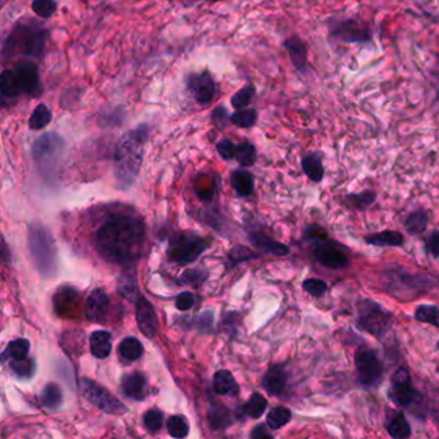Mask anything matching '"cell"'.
<instances>
[{"label": "cell", "mask_w": 439, "mask_h": 439, "mask_svg": "<svg viewBox=\"0 0 439 439\" xmlns=\"http://www.w3.org/2000/svg\"><path fill=\"white\" fill-rule=\"evenodd\" d=\"M144 242V223L133 213L111 214L96 234L101 257L119 266L135 263L141 257Z\"/></svg>", "instance_id": "cell-1"}, {"label": "cell", "mask_w": 439, "mask_h": 439, "mask_svg": "<svg viewBox=\"0 0 439 439\" xmlns=\"http://www.w3.org/2000/svg\"><path fill=\"white\" fill-rule=\"evenodd\" d=\"M150 137V126L139 124L135 129L126 132L117 142L114 164L117 182L124 187L135 182L144 162V144Z\"/></svg>", "instance_id": "cell-2"}, {"label": "cell", "mask_w": 439, "mask_h": 439, "mask_svg": "<svg viewBox=\"0 0 439 439\" xmlns=\"http://www.w3.org/2000/svg\"><path fill=\"white\" fill-rule=\"evenodd\" d=\"M48 30L36 24L35 19L19 21L3 44V55H26L33 60H42L48 42Z\"/></svg>", "instance_id": "cell-3"}, {"label": "cell", "mask_w": 439, "mask_h": 439, "mask_svg": "<svg viewBox=\"0 0 439 439\" xmlns=\"http://www.w3.org/2000/svg\"><path fill=\"white\" fill-rule=\"evenodd\" d=\"M305 239L309 243V250L316 261L326 268H345L350 264L347 249L339 242L334 241L322 227L313 224L305 230Z\"/></svg>", "instance_id": "cell-4"}, {"label": "cell", "mask_w": 439, "mask_h": 439, "mask_svg": "<svg viewBox=\"0 0 439 439\" xmlns=\"http://www.w3.org/2000/svg\"><path fill=\"white\" fill-rule=\"evenodd\" d=\"M381 282L386 291L399 300L420 298L436 286V282L428 276L402 268L386 269L381 273Z\"/></svg>", "instance_id": "cell-5"}, {"label": "cell", "mask_w": 439, "mask_h": 439, "mask_svg": "<svg viewBox=\"0 0 439 439\" xmlns=\"http://www.w3.org/2000/svg\"><path fill=\"white\" fill-rule=\"evenodd\" d=\"M356 326L381 341L395 323V313L372 299H359L356 303Z\"/></svg>", "instance_id": "cell-6"}, {"label": "cell", "mask_w": 439, "mask_h": 439, "mask_svg": "<svg viewBox=\"0 0 439 439\" xmlns=\"http://www.w3.org/2000/svg\"><path fill=\"white\" fill-rule=\"evenodd\" d=\"M28 249L39 273L43 277H53L57 272V250L53 237L40 224L28 228Z\"/></svg>", "instance_id": "cell-7"}, {"label": "cell", "mask_w": 439, "mask_h": 439, "mask_svg": "<svg viewBox=\"0 0 439 439\" xmlns=\"http://www.w3.org/2000/svg\"><path fill=\"white\" fill-rule=\"evenodd\" d=\"M64 141L57 133H45L33 146V157L45 180H53L62 160Z\"/></svg>", "instance_id": "cell-8"}, {"label": "cell", "mask_w": 439, "mask_h": 439, "mask_svg": "<svg viewBox=\"0 0 439 439\" xmlns=\"http://www.w3.org/2000/svg\"><path fill=\"white\" fill-rule=\"evenodd\" d=\"M386 395L392 404L402 410L413 411L424 404V395L413 386L411 372L406 366L397 368L392 374Z\"/></svg>", "instance_id": "cell-9"}, {"label": "cell", "mask_w": 439, "mask_h": 439, "mask_svg": "<svg viewBox=\"0 0 439 439\" xmlns=\"http://www.w3.org/2000/svg\"><path fill=\"white\" fill-rule=\"evenodd\" d=\"M329 37L341 44L368 45L372 43V28L359 18H330L326 21Z\"/></svg>", "instance_id": "cell-10"}, {"label": "cell", "mask_w": 439, "mask_h": 439, "mask_svg": "<svg viewBox=\"0 0 439 439\" xmlns=\"http://www.w3.org/2000/svg\"><path fill=\"white\" fill-rule=\"evenodd\" d=\"M353 361L359 386L363 389H377L381 386L386 377V366L377 350L368 345H359Z\"/></svg>", "instance_id": "cell-11"}, {"label": "cell", "mask_w": 439, "mask_h": 439, "mask_svg": "<svg viewBox=\"0 0 439 439\" xmlns=\"http://www.w3.org/2000/svg\"><path fill=\"white\" fill-rule=\"evenodd\" d=\"M205 249L207 242L196 233H174L168 246V257L175 263L186 264L198 259Z\"/></svg>", "instance_id": "cell-12"}, {"label": "cell", "mask_w": 439, "mask_h": 439, "mask_svg": "<svg viewBox=\"0 0 439 439\" xmlns=\"http://www.w3.org/2000/svg\"><path fill=\"white\" fill-rule=\"evenodd\" d=\"M81 393L103 413L110 415H123L126 413V404L120 402L115 395H111L106 388L98 386L96 381L84 377L80 381Z\"/></svg>", "instance_id": "cell-13"}, {"label": "cell", "mask_w": 439, "mask_h": 439, "mask_svg": "<svg viewBox=\"0 0 439 439\" xmlns=\"http://www.w3.org/2000/svg\"><path fill=\"white\" fill-rule=\"evenodd\" d=\"M187 89L198 105H209L216 98V84L210 72H195L187 78Z\"/></svg>", "instance_id": "cell-14"}, {"label": "cell", "mask_w": 439, "mask_h": 439, "mask_svg": "<svg viewBox=\"0 0 439 439\" xmlns=\"http://www.w3.org/2000/svg\"><path fill=\"white\" fill-rule=\"evenodd\" d=\"M15 72L17 75L18 83L22 90V94H27L33 98H36L42 94V81L39 67L33 61H21L16 63Z\"/></svg>", "instance_id": "cell-15"}, {"label": "cell", "mask_w": 439, "mask_h": 439, "mask_svg": "<svg viewBox=\"0 0 439 439\" xmlns=\"http://www.w3.org/2000/svg\"><path fill=\"white\" fill-rule=\"evenodd\" d=\"M135 317L141 332L148 339L153 338L157 332V316L153 305L146 298H138L135 302Z\"/></svg>", "instance_id": "cell-16"}, {"label": "cell", "mask_w": 439, "mask_h": 439, "mask_svg": "<svg viewBox=\"0 0 439 439\" xmlns=\"http://www.w3.org/2000/svg\"><path fill=\"white\" fill-rule=\"evenodd\" d=\"M289 374L282 365H273L264 374L261 386L269 395L282 397L286 393Z\"/></svg>", "instance_id": "cell-17"}, {"label": "cell", "mask_w": 439, "mask_h": 439, "mask_svg": "<svg viewBox=\"0 0 439 439\" xmlns=\"http://www.w3.org/2000/svg\"><path fill=\"white\" fill-rule=\"evenodd\" d=\"M284 48L294 69L300 74L308 71V49L304 42L298 36H290L284 42Z\"/></svg>", "instance_id": "cell-18"}, {"label": "cell", "mask_w": 439, "mask_h": 439, "mask_svg": "<svg viewBox=\"0 0 439 439\" xmlns=\"http://www.w3.org/2000/svg\"><path fill=\"white\" fill-rule=\"evenodd\" d=\"M108 296L102 289H96L90 293L87 299L85 305V314L87 318L92 322H102L107 313Z\"/></svg>", "instance_id": "cell-19"}, {"label": "cell", "mask_w": 439, "mask_h": 439, "mask_svg": "<svg viewBox=\"0 0 439 439\" xmlns=\"http://www.w3.org/2000/svg\"><path fill=\"white\" fill-rule=\"evenodd\" d=\"M386 429L389 437L393 439H407L413 436L411 425L402 410L395 411L390 416H388Z\"/></svg>", "instance_id": "cell-20"}, {"label": "cell", "mask_w": 439, "mask_h": 439, "mask_svg": "<svg viewBox=\"0 0 439 439\" xmlns=\"http://www.w3.org/2000/svg\"><path fill=\"white\" fill-rule=\"evenodd\" d=\"M146 377L141 372H132L123 377L121 390L128 398L142 401L146 397Z\"/></svg>", "instance_id": "cell-21"}, {"label": "cell", "mask_w": 439, "mask_h": 439, "mask_svg": "<svg viewBox=\"0 0 439 439\" xmlns=\"http://www.w3.org/2000/svg\"><path fill=\"white\" fill-rule=\"evenodd\" d=\"M250 242L261 252H267L272 255H277V257H286L290 254V249L286 245L276 241L275 239L269 237L267 234L263 233H252L250 234Z\"/></svg>", "instance_id": "cell-22"}, {"label": "cell", "mask_w": 439, "mask_h": 439, "mask_svg": "<svg viewBox=\"0 0 439 439\" xmlns=\"http://www.w3.org/2000/svg\"><path fill=\"white\" fill-rule=\"evenodd\" d=\"M363 240L368 245H372L377 248H401L404 243V234L393 230L371 233V234H368Z\"/></svg>", "instance_id": "cell-23"}, {"label": "cell", "mask_w": 439, "mask_h": 439, "mask_svg": "<svg viewBox=\"0 0 439 439\" xmlns=\"http://www.w3.org/2000/svg\"><path fill=\"white\" fill-rule=\"evenodd\" d=\"M302 169L304 171L308 180L314 183L322 182L325 177V168H323L322 156L317 153H305L302 157Z\"/></svg>", "instance_id": "cell-24"}, {"label": "cell", "mask_w": 439, "mask_h": 439, "mask_svg": "<svg viewBox=\"0 0 439 439\" xmlns=\"http://www.w3.org/2000/svg\"><path fill=\"white\" fill-rule=\"evenodd\" d=\"M90 352L96 359H103L108 357L112 350V341L110 332L98 330L90 335Z\"/></svg>", "instance_id": "cell-25"}, {"label": "cell", "mask_w": 439, "mask_h": 439, "mask_svg": "<svg viewBox=\"0 0 439 439\" xmlns=\"http://www.w3.org/2000/svg\"><path fill=\"white\" fill-rule=\"evenodd\" d=\"M213 388L219 395H236L239 393V386L228 370L216 371L213 377Z\"/></svg>", "instance_id": "cell-26"}, {"label": "cell", "mask_w": 439, "mask_h": 439, "mask_svg": "<svg viewBox=\"0 0 439 439\" xmlns=\"http://www.w3.org/2000/svg\"><path fill=\"white\" fill-rule=\"evenodd\" d=\"M429 223V214L424 209L413 210L404 219V230L410 236H419L427 231Z\"/></svg>", "instance_id": "cell-27"}, {"label": "cell", "mask_w": 439, "mask_h": 439, "mask_svg": "<svg viewBox=\"0 0 439 439\" xmlns=\"http://www.w3.org/2000/svg\"><path fill=\"white\" fill-rule=\"evenodd\" d=\"M377 195L375 191L372 189H363L359 193H350L344 198V204L347 207L353 209V210H359V212H363L366 210L371 205L375 204L377 201Z\"/></svg>", "instance_id": "cell-28"}, {"label": "cell", "mask_w": 439, "mask_h": 439, "mask_svg": "<svg viewBox=\"0 0 439 439\" xmlns=\"http://www.w3.org/2000/svg\"><path fill=\"white\" fill-rule=\"evenodd\" d=\"M231 184L240 198H246L254 191V178L250 173L243 169L234 171L231 175Z\"/></svg>", "instance_id": "cell-29"}, {"label": "cell", "mask_w": 439, "mask_h": 439, "mask_svg": "<svg viewBox=\"0 0 439 439\" xmlns=\"http://www.w3.org/2000/svg\"><path fill=\"white\" fill-rule=\"evenodd\" d=\"M0 92L4 98H16L22 94L15 70H3L0 76Z\"/></svg>", "instance_id": "cell-30"}, {"label": "cell", "mask_w": 439, "mask_h": 439, "mask_svg": "<svg viewBox=\"0 0 439 439\" xmlns=\"http://www.w3.org/2000/svg\"><path fill=\"white\" fill-rule=\"evenodd\" d=\"M52 119H53V115H52L51 108L48 107L45 103H39L30 115L28 128L31 130H42L45 126H49Z\"/></svg>", "instance_id": "cell-31"}, {"label": "cell", "mask_w": 439, "mask_h": 439, "mask_svg": "<svg viewBox=\"0 0 439 439\" xmlns=\"http://www.w3.org/2000/svg\"><path fill=\"white\" fill-rule=\"evenodd\" d=\"M78 295L79 294L74 289H70V287L61 289L54 296V307L57 312L60 314L67 313L72 307L78 304L76 302Z\"/></svg>", "instance_id": "cell-32"}, {"label": "cell", "mask_w": 439, "mask_h": 439, "mask_svg": "<svg viewBox=\"0 0 439 439\" xmlns=\"http://www.w3.org/2000/svg\"><path fill=\"white\" fill-rule=\"evenodd\" d=\"M40 401L42 404L44 406L45 408L48 410H58L62 404V392H61V388L51 383V384H46L44 389L42 390L40 393Z\"/></svg>", "instance_id": "cell-33"}, {"label": "cell", "mask_w": 439, "mask_h": 439, "mask_svg": "<svg viewBox=\"0 0 439 439\" xmlns=\"http://www.w3.org/2000/svg\"><path fill=\"white\" fill-rule=\"evenodd\" d=\"M413 318L418 322L428 323L439 329V307L436 304L418 305L413 311Z\"/></svg>", "instance_id": "cell-34"}, {"label": "cell", "mask_w": 439, "mask_h": 439, "mask_svg": "<svg viewBox=\"0 0 439 439\" xmlns=\"http://www.w3.org/2000/svg\"><path fill=\"white\" fill-rule=\"evenodd\" d=\"M230 120L233 126H239L242 129L252 128L258 121V111L255 108L245 107L236 110Z\"/></svg>", "instance_id": "cell-35"}, {"label": "cell", "mask_w": 439, "mask_h": 439, "mask_svg": "<svg viewBox=\"0 0 439 439\" xmlns=\"http://www.w3.org/2000/svg\"><path fill=\"white\" fill-rule=\"evenodd\" d=\"M293 413L284 406H277L272 408L267 415V425L272 431H278L291 422Z\"/></svg>", "instance_id": "cell-36"}, {"label": "cell", "mask_w": 439, "mask_h": 439, "mask_svg": "<svg viewBox=\"0 0 439 439\" xmlns=\"http://www.w3.org/2000/svg\"><path fill=\"white\" fill-rule=\"evenodd\" d=\"M119 354L126 361H137L144 354L142 343L135 338H126L119 344Z\"/></svg>", "instance_id": "cell-37"}, {"label": "cell", "mask_w": 439, "mask_h": 439, "mask_svg": "<svg viewBox=\"0 0 439 439\" xmlns=\"http://www.w3.org/2000/svg\"><path fill=\"white\" fill-rule=\"evenodd\" d=\"M267 406H268V401L263 395L254 393L251 395L248 404L243 406V413L251 419H259L263 416V413H266Z\"/></svg>", "instance_id": "cell-38"}, {"label": "cell", "mask_w": 439, "mask_h": 439, "mask_svg": "<svg viewBox=\"0 0 439 439\" xmlns=\"http://www.w3.org/2000/svg\"><path fill=\"white\" fill-rule=\"evenodd\" d=\"M119 291L120 294L126 298L130 302H137L139 298L138 293V285H137V279L133 273H126L121 277L119 278Z\"/></svg>", "instance_id": "cell-39"}, {"label": "cell", "mask_w": 439, "mask_h": 439, "mask_svg": "<svg viewBox=\"0 0 439 439\" xmlns=\"http://www.w3.org/2000/svg\"><path fill=\"white\" fill-rule=\"evenodd\" d=\"M234 159L241 166H252L257 162V148L250 142H242L236 147Z\"/></svg>", "instance_id": "cell-40"}, {"label": "cell", "mask_w": 439, "mask_h": 439, "mask_svg": "<svg viewBox=\"0 0 439 439\" xmlns=\"http://www.w3.org/2000/svg\"><path fill=\"white\" fill-rule=\"evenodd\" d=\"M209 422L213 428L216 429H222L231 424V415L230 411L223 407V406H213L209 408Z\"/></svg>", "instance_id": "cell-41"}, {"label": "cell", "mask_w": 439, "mask_h": 439, "mask_svg": "<svg viewBox=\"0 0 439 439\" xmlns=\"http://www.w3.org/2000/svg\"><path fill=\"white\" fill-rule=\"evenodd\" d=\"M166 428L173 438H186L189 436V422L184 416H171L166 422Z\"/></svg>", "instance_id": "cell-42"}, {"label": "cell", "mask_w": 439, "mask_h": 439, "mask_svg": "<svg viewBox=\"0 0 439 439\" xmlns=\"http://www.w3.org/2000/svg\"><path fill=\"white\" fill-rule=\"evenodd\" d=\"M255 94H257V88L254 85H246L233 94L231 97V105L234 110L249 107Z\"/></svg>", "instance_id": "cell-43"}, {"label": "cell", "mask_w": 439, "mask_h": 439, "mask_svg": "<svg viewBox=\"0 0 439 439\" xmlns=\"http://www.w3.org/2000/svg\"><path fill=\"white\" fill-rule=\"evenodd\" d=\"M28 350H30V343L27 339H17V341H10L7 350L3 353V359H26Z\"/></svg>", "instance_id": "cell-44"}, {"label": "cell", "mask_w": 439, "mask_h": 439, "mask_svg": "<svg viewBox=\"0 0 439 439\" xmlns=\"http://www.w3.org/2000/svg\"><path fill=\"white\" fill-rule=\"evenodd\" d=\"M9 368L13 371L15 375L26 379V377H31L34 375L35 362L33 359H27V357L22 359H12L9 363Z\"/></svg>", "instance_id": "cell-45"}, {"label": "cell", "mask_w": 439, "mask_h": 439, "mask_svg": "<svg viewBox=\"0 0 439 439\" xmlns=\"http://www.w3.org/2000/svg\"><path fill=\"white\" fill-rule=\"evenodd\" d=\"M31 9L37 17L48 19L55 13L57 1L55 0H33Z\"/></svg>", "instance_id": "cell-46"}, {"label": "cell", "mask_w": 439, "mask_h": 439, "mask_svg": "<svg viewBox=\"0 0 439 439\" xmlns=\"http://www.w3.org/2000/svg\"><path fill=\"white\" fill-rule=\"evenodd\" d=\"M302 286H303L304 291H307L309 295H312L313 298H321L329 290L327 282L321 278H308V279L303 281Z\"/></svg>", "instance_id": "cell-47"}, {"label": "cell", "mask_w": 439, "mask_h": 439, "mask_svg": "<svg viewBox=\"0 0 439 439\" xmlns=\"http://www.w3.org/2000/svg\"><path fill=\"white\" fill-rule=\"evenodd\" d=\"M162 422H164V418H162V413L159 410L151 408V410H148L147 413H144V424L148 431H153V433L160 431Z\"/></svg>", "instance_id": "cell-48"}, {"label": "cell", "mask_w": 439, "mask_h": 439, "mask_svg": "<svg viewBox=\"0 0 439 439\" xmlns=\"http://www.w3.org/2000/svg\"><path fill=\"white\" fill-rule=\"evenodd\" d=\"M236 144H233L231 139L224 138L216 144V151L223 160H232L236 156Z\"/></svg>", "instance_id": "cell-49"}, {"label": "cell", "mask_w": 439, "mask_h": 439, "mask_svg": "<svg viewBox=\"0 0 439 439\" xmlns=\"http://www.w3.org/2000/svg\"><path fill=\"white\" fill-rule=\"evenodd\" d=\"M255 257L257 255L252 251L243 248V246H237V248H234V249L230 251V259L232 260L234 264H239V263L245 261V260L252 259Z\"/></svg>", "instance_id": "cell-50"}, {"label": "cell", "mask_w": 439, "mask_h": 439, "mask_svg": "<svg viewBox=\"0 0 439 439\" xmlns=\"http://www.w3.org/2000/svg\"><path fill=\"white\" fill-rule=\"evenodd\" d=\"M195 305V296L191 293H180L175 299V307L180 311H189Z\"/></svg>", "instance_id": "cell-51"}, {"label": "cell", "mask_w": 439, "mask_h": 439, "mask_svg": "<svg viewBox=\"0 0 439 439\" xmlns=\"http://www.w3.org/2000/svg\"><path fill=\"white\" fill-rule=\"evenodd\" d=\"M427 251L431 254L433 258H439V230L433 231L427 239Z\"/></svg>", "instance_id": "cell-52"}, {"label": "cell", "mask_w": 439, "mask_h": 439, "mask_svg": "<svg viewBox=\"0 0 439 439\" xmlns=\"http://www.w3.org/2000/svg\"><path fill=\"white\" fill-rule=\"evenodd\" d=\"M251 438H273L272 433L269 431L268 428L264 424H259L258 427H255L250 434Z\"/></svg>", "instance_id": "cell-53"}, {"label": "cell", "mask_w": 439, "mask_h": 439, "mask_svg": "<svg viewBox=\"0 0 439 439\" xmlns=\"http://www.w3.org/2000/svg\"><path fill=\"white\" fill-rule=\"evenodd\" d=\"M230 117H228L227 110L223 106L214 108V111H213V117H214V120H216V124H219V126H224V124H227V121H231Z\"/></svg>", "instance_id": "cell-54"}, {"label": "cell", "mask_w": 439, "mask_h": 439, "mask_svg": "<svg viewBox=\"0 0 439 439\" xmlns=\"http://www.w3.org/2000/svg\"><path fill=\"white\" fill-rule=\"evenodd\" d=\"M203 277V275L195 270V269H191V270H186L182 276V282L184 284H196L200 278Z\"/></svg>", "instance_id": "cell-55"}, {"label": "cell", "mask_w": 439, "mask_h": 439, "mask_svg": "<svg viewBox=\"0 0 439 439\" xmlns=\"http://www.w3.org/2000/svg\"><path fill=\"white\" fill-rule=\"evenodd\" d=\"M436 101H437V103H438V107H439V88H438V90H437V96H436Z\"/></svg>", "instance_id": "cell-56"}, {"label": "cell", "mask_w": 439, "mask_h": 439, "mask_svg": "<svg viewBox=\"0 0 439 439\" xmlns=\"http://www.w3.org/2000/svg\"><path fill=\"white\" fill-rule=\"evenodd\" d=\"M437 348H438V350H439V341H437Z\"/></svg>", "instance_id": "cell-57"}, {"label": "cell", "mask_w": 439, "mask_h": 439, "mask_svg": "<svg viewBox=\"0 0 439 439\" xmlns=\"http://www.w3.org/2000/svg\"><path fill=\"white\" fill-rule=\"evenodd\" d=\"M210 1H222V0H210Z\"/></svg>", "instance_id": "cell-58"}]
</instances>
